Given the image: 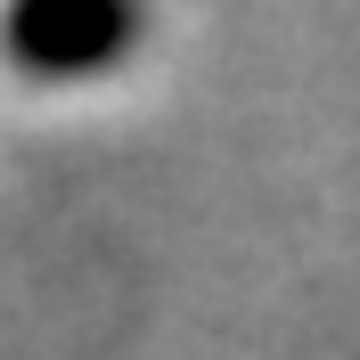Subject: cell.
Returning a JSON list of instances; mask_svg holds the SVG:
<instances>
[{"mask_svg":"<svg viewBox=\"0 0 360 360\" xmlns=\"http://www.w3.org/2000/svg\"><path fill=\"white\" fill-rule=\"evenodd\" d=\"M139 41V0H0V66L25 82H90Z\"/></svg>","mask_w":360,"mask_h":360,"instance_id":"6da1fadb","label":"cell"}]
</instances>
